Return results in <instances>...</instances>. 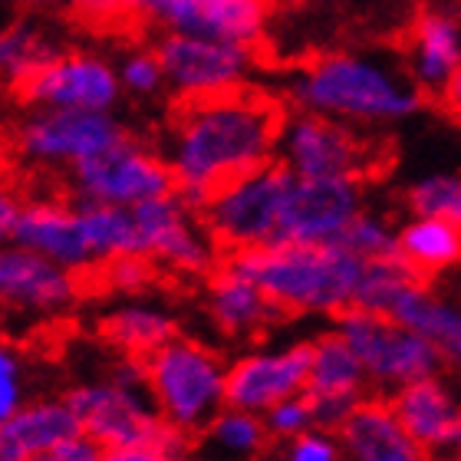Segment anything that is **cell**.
<instances>
[{
    "label": "cell",
    "instance_id": "cell-1",
    "mask_svg": "<svg viewBox=\"0 0 461 461\" xmlns=\"http://www.w3.org/2000/svg\"><path fill=\"white\" fill-rule=\"evenodd\" d=\"M280 115L267 99L250 93L188 99L168 142L175 192L192 208H204L230 178L274 162Z\"/></svg>",
    "mask_w": 461,
    "mask_h": 461
},
{
    "label": "cell",
    "instance_id": "cell-2",
    "mask_svg": "<svg viewBox=\"0 0 461 461\" xmlns=\"http://www.w3.org/2000/svg\"><path fill=\"white\" fill-rule=\"evenodd\" d=\"M240 267L280 307V313H343L353 307V294L363 274V258H356L343 240L303 244L277 240L264 248L234 250Z\"/></svg>",
    "mask_w": 461,
    "mask_h": 461
},
{
    "label": "cell",
    "instance_id": "cell-3",
    "mask_svg": "<svg viewBox=\"0 0 461 461\" xmlns=\"http://www.w3.org/2000/svg\"><path fill=\"white\" fill-rule=\"evenodd\" d=\"M290 99L297 109L330 115L339 122H399L419 109L415 83L385 67L383 59L359 53H330L313 59L290 79Z\"/></svg>",
    "mask_w": 461,
    "mask_h": 461
},
{
    "label": "cell",
    "instance_id": "cell-4",
    "mask_svg": "<svg viewBox=\"0 0 461 461\" xmlns=\"http://www.w3.org/2000/svg\"><path fill=\"white\" fill-rule=\"evenodd\" d=\"M83 432H89L113 461H172L188 452L178 425H172L155 409L149 389L115 383L77 385L67 395Z\"/></svg>",
    "mask_w": 461,
    "mask_h": 461
},
{
    "label": "cell",
    "instance_id": "cell-5",
    "mask_svg": "<svg viewBox=\"0 0 461 461\" xmlns=\"http://www.w3.org/2000/svg\"><path fill=\"white\" fill-rule=\"evenodd\" d=\"M145 383L155 409L182 432H202L228 405V366L212 346L172 337L145 356Z\"/></svg>",
    "mask_w": 461,
    "mask_h": 461
},
{
    "label": "cell",
    "instance_id": "cell-6",
    "mask_svg": "<svg viewBox=\"0 0 461 461\" xmlns=\"http://www.w3.org/2000/svg\"><path fill=\"white\" fill-rule=\"evenodd\" d=\"M294 185V172L284 162H267L260 168L230 178L204 202V224L218 244L230 250L277 244L284 234V208Z\"/></svg>",
    "mask_w": 461,
    "mask_h": 461
},
{
    "label": "cell",
    "instance_id": "cell-7",
    "mask_svg": "<svg viewBox=\"0 0 461 461\" xmlns=\"http://www.w3.org/2000/svg\"><path fill=\"white\" fill-rule=\"evenodd\" d=\"M337 333L363 359L369 383L389 385V389L435 375L442 366V356L435 353V346L429 339H422L415 330L402 327L389 313L346 307L337 320Z\"/></svg>",
    "mask_w": 461,
    "mask_h": 461
},
{
    "label": "cell",
    "instance_id": "cell-8",
    "mask_svg": "<svg viewBox=\"0 0 461 461\" xmlns=\"http://www.w3.org/2000/svg\"><path fill=\"white\" fill-rule=\"evenodd\" d=\"M73 188L79 202L139 208L175 192V175L168 158L122 135L106 152L73 168Z\"/></svg>",
    "mask_w": 461,
    "mask_h": 461
},
{
    "label": "cell",
    "instance_id": "cell-9",
    "mask_svg": "<svg viewBox=\"0 0 461 461\" xmlns=\"http://www.w3.org/2000/svg\"><path fill=\"white\" fill-rule=\"evenodd\" d=\"M165 67V86L185 99H204L234 93L248 83L254 57L250 47L204 33H178L172 30L158 47Z\"/></svg>",
    "mask_w": 461,
    "mask_h": 461
},
{
    "label": "cell",
    "instance_id": "cell-10",
    "mask_svg": "<svg viewBox=\"0 0 461 461\" xmlns=\"http://www.w3.org/2000/svg\"><path fill=\"white\" fill-rule=\"evenodd\" d=\"M122 139V125L109 109H43L20 125V152L30 162L77 168Z\"/></svg>",
    "mask_w": 461,
    "mask_h": 461
},
{
    "label": "cell",
    "instance_id": "cell-11",
    "mask_svg": "<svg viewBox=\"0 0 461 461\" xmlns=\"http://www.w3.org/2000/svg\"><path fill=\"white\" fill-rule=\"evenodd\" d=\"M277 155L300 178H359L366 172V145L349 122L300 109L280 122Z\"/></svg>",
    "mask_w": 461,
    "mask_h": 461
},
{
    "label": "cell",
    "instance_id": "cell-12",
    "mask_svg": "<svg viewBox=\"0 0 461 461\" xmlns=\"http://www.w3.org/2000/svg\"><path fill=\"white\" fill-rule=\"evenodd\" d=\"M139 254L178 274H208L214 267V234L208 224H198L194 208L178 192H168L155 202L135 208Z\"/></svg>",
    "mask_w": 461,
    "mask_h": 461
},
{
    "label": "cell",
    "instance_id": "cell-13",
    "mask_svg": "<svg viewBox=\"0 0 461 461\" xmlns=\"http://www.w3.org/2000/svg\"><path fill=\"white\" fill-rule=\"evenodd\" d=\"M23 86L30 103L43 109H113L122 96L119 69L96 53H53Z\"/></svg>",
    "mask_w": 461,
    "mask_h": 461
},
{
    "label": "cell",
    "instance_id": "cell-14",
    "mask_svg": "<svg viewBox=\"0 0 461 461\" xmlns=\"http://www.w3.org/2000/svg\"><path fill=\"white\" fill-rule=\"evenodd\" d=\"M310 343H284L270 349H254L228 366V402L267 412L287 395L307 393Z\"/></svg>",
    "mask_w": 461,
    "mask_h": 461
},
{
    "label": "cell",
    "instance_id": "cell-15",
    "mask_svg": "<svg viewBox=\"0 0 461 461\" xmlns=\"http://www.w3.org/2000/svg\"><path fill=\"white\" fill-rule=\"evenodd\" d=\"M363 212V198L353 178H300L294 175L284 208L280 240L333 244L343 240L346 228Z\"/></svg>",
    "mask_w": 461,
    "mask_h": 461
},
{
    "label": "cell",
    "instance_id": "cell-16",
    "mask_svg": "<svg viewBox=\"0 0 461 461\" xmlns=\"http://www.w3.org/2000/svg\"><path fill=\"white\" fill-rule=\"evenodd\" d=\"M79 297L77 270H67L53 260L10 240L0 248V303L23 313H63Z\"/></svg>",
    "mask_w": 461,
    "mask_h": 461
},
{
    "label": "cell",
    "instance_id": "cell-17",
    "mask_svg": "<svg viewBox=\"0 0 461 461\" xmlns=\"http://www.w3.org/2000/svg\"><path fill=\"white\" fill-rule=\"evenodd\" d=\"M369 383L363 359L339 337L337 330L310 343V379L307 395L313 402L320 429H339L353 405L363 399Z\"/></svg>",
    "mask_w": 461,
    "mask_h": 461
},
{
    "label": "cell",
    "instance_id": "cell-18",
    "mask_svg": "<svg viewBox=\"0 0 461 461\" xmlns=\"http://www.w3.org/2000/svg\"><path fill=\"white\" fill-rule=\"evenodd\" d=\"M14 244L33 250L40 258L53 260L67 270H86L93 260V250L86 244V230H83V218H79V204H63V202H33L23 204L14 234Z\"/></svg>",
    "mask_w": 461,
    "mask_h": 461
},
{
    "label": "cell",
    "instance_id": "cell-19",
    "mask_svg": "<svg viewBox=\"0 0 461 461\" xmlns=\"http://www.w3.org/2000/svg\"><path fill=\"white\" fill-rule=\"evenodd\" d=\"M393 409L422 452H461V402L435 375L399 385Z\"/></svg>",
    "mask_w": 461,
    "mask_h": 461
},
{
    "label": "cell",
    "instance_id": "cell-20",
    "mask_svg": "<svg viewBox=\"0 0 461 461\" xmlns=\"http://www.w3.org/2000/svg\"><path fill=\"white\" fill-rule=\"evenodd\" d=\"M79 429L83 425L67 399L23 402L0 425V461H50V455Z\"/></svg>",
    "mask_w": 461,
    "mask_h": 461
},
{
    "label": "cell",
    "instance_id": "cell-21",
    "mask_svg": "<svg viewBox=\"0 0 461 461\" xmlns=\"http://www.w3.org/2000/svg\"><path fill=\"white\" fill-rule=\"evenodd\" d=\"M343 455L356 461H419L422 448L399 422L393 402L359 399L337 429Z\"/></svg>",
    "mask_w": 461,
    "mask_h": 461
},
{
    "label": "cell",
    "instance_id": "cell-22",
    "mask_svg": "<svg viewBox=\"0 0 461 461\" xmlns=\"http://www.w3.org/2000/svg\"><path fill=\"white\" fill-rule=\"evenodd\" d=\"M178 33H204L234 43H258L267 27L264 0H175L162 20Z\"/></svg>",
    "mask_w": 461,
    "mask_h": 461
},
{
    "label": "cell",
    "instance_id": "cell-23",
    "mask_svg": "<svg viewBox=\"0 0 461 461\" xmlns=\"http://www.w3.org/2000/svg\"><path fill=\"white\" fill-rule=\"evenodd\" d=\"M208 317L228 337H250L280 317V307L258 287V280L234 264H224L208 284Z\"/></svg>",
    "mask_w": 461,
    "mask_h": 461
},
{
    "label": "cell",
    "instance_id": "cell-24",
    "mask_svg": "<svg viewBox=\"0 0 461 461\" xmlns=\"http://www.w3.org/2000/svg\"><path fill=\"white\" fill-rule=\"evenodd\" d=\"M389 317L429 339L435 353L442 356V363H461V307L422 287L419 280L405 287V294L389 310Z\"/></svg>",
    "mask_w": 461,
    "mask_h": 461
},
{
    "label": "cell",
    "instance_id": "cell-25",
    "mask_svg": "<svg viewBox=\"0 0 461 461\" xmlns=\"http://www.w3.org/2000/svg\"><path fill=\"white\" fill-rule=\"evenodd\" d=\"M409 67L422 89H445L461 69V27L448 14H422L412 30Z\"/></svg>",
    "mask_w": 461,
    "mask_h": 461
},
{
    "label": "cell",
    "instance_id": "cell-26",
    "mask_svg": "<svg viewBox=\"0 0 461 461\" xmlns=\"http://www.w3.org/2000/svg\"><path fill=\"white\" fill-rule=\"evenodd\" d=\"M103 337L125 356H149L158 346H165L172 337H178V323L162 303L142 297H125L109 310L103 323Z\"/></svg>",
    "mask_w": 461,
    "mask_h": 461
},
{
    "label": "cell",
    "instance_id": "cell-27",
    "mask_svg": "<svg viewBox=\"0 0 461 461\" xmlns=\"http://www.w3.org/2000/svg\"><path fill=\"white\" fill-rule=\"evenodd\" d=\"M399 258L415 274H438L461 260V228L438 214H415L399 228Z\"/></svg>",
    "mask_w": 461,
    "mask_h": 461
},
{
    "label": "cell",
    "instance_id": "cell-28",
    "mask_svg": "<svg viewBox=\"0 0 461 461\" xmlns=\"http://www.w3.org/2000/svg\"><path fill=\"white\" fill-rule=\"evenodd\" d=\"M79 218L86 230V244L96 264H106L122 254H139V228L135 208L103 202H79Z\"/></svg>",
    "mask_w": 461,
    "mask_h": 461
},
{
    "label": "cell",
    "instance_id": "cell-29",
    "mask_svg": "<svg viewBox=\"0 0 461 461\" xmlns=\"http://www.w3.org/2000/svg\"><path fill=\"white\" fill-rule=\"evenodd\" d=\"M415 280H419V274H415L399 254H395V258L366 260L363 274H359V284H356V294H353V307L389 313V310L395 307V300L402 297L405 287L415 284Z\"/></svg>",
    "mask_w": 461,
    "mask_h": 461
},
{
    "label": "cell",
    "instance_id": "cell-30",
    "mask_svg": "<svg viewBox=\"0 0 461 461\" xmlns=\"http://www.w3.org/2000/svg\"><path fill=\"white\" fill-rule=\"evenodd\" d=\"M204 432H208L214 448L221 455H230V458H254V455H260L270 435L264 415L230 402L214 415Z\"/></svg>",
    "mask_w": 461,
    "mask_h": 461
},
{
    "label": "cell",
    "instance_id": "cell-31",
    "mask_svg": "<svg viewBox=\"0 0 461 461\" xmlns=\"http://www.w3.org/2000/svg\"><path fill=\"white\" fill-rule=\"evenodd\" d=\"M47 57L53 50L33 27H0V79L27 83Z\"/></svg>",
    "mask_w": 461,
    "mask_h": 461
},
{
    "label": "cell",
    "instance_id": "cell-32",
    "mask_svg": "<svg viewBox=\"0 0 461 461\" xmlns=\"http://www.w3.org/2000/svg\"><path fill=\"white\" fill-rule=\"evenodd\" d=\"M412 214H438L461 228V178L458 175H429L409 192Z\"/></svg>",
    "mask_w": 461,
    "mask_h": 461
},
{
    "label": "cell",
    "instance_id": "cell-33",
    "mask_svg": "<svg viewBox=\"0 0 461 461\" xmlns=\"http://www.w3.org/2000/svg\"><path fill=\"white\" fill-rule=\"evenodd\" d=\"M343 244L363 260L395 258L399 254V230H393L383 218H375V214L359 212L353 218V224L346 228Z\"/></svg>",
    "mask_w": 461,
    "mask_h": 461
},
{
    "label": "cell",
    "instance_id": "cell-34",
    "mask_svg": "<svg viewBox=\"0 0 461 461\" xmlns=\"http://www.w3.org/2000/svg\"><path fill=\"white\" fill-rule=\"evenodd\" d=\"M155 260L145 258V254H122V258L106 260V287L119 297H142L145 290L152 287L155 280Z\"/></svg>",
    "mask_w": 461,
    "mask_h": 461
},
{
    "label": "cell",
    "instance_id": "cell-35",
    "mask_svg": "<svg viewBox=\"0 0 461 461\" xmlns=\"http://www.w3.org/2000/svg\"><path fill=\"white\" fill-rule=\"evenodd\" d=\"M119 83H122L125 93L132 96H152L165 86V67L158 50H135V53H125L122 63H119Z\"/></svg>",
    "mask_w": 461,
    "mask_h": 461
},
{
    "label": "cell",
    "instance_id": "cell-36",
    "mask_svg": "<svg viewBox=\"0 0 461 461\" xmlns=\"http://www.w3.org/2000/svg\"><path fill=\"white\" fill-rule=\"evenodd\" d=\"M264 422H267V432L274 438H294V435L307 432V429L317 425V412H313L310 395L300 393L280 399L277 405H270L267 412H264Z\"/></svg>",
    "mask_w": 461,
    "mask_h": 461
},
{
    "label": "cell",
    "instance_id": "cell-37",
    "mask_svg": "<svg viewBox=\"0 0 461 461\" xmlns=\"http://www.w3.org/2000/svg\"><path fill=\"white\" fill-rule=\"evenodd\" d=\"M343 455L339 435H330V429H307V432L287 438V461H337Z\"/></svg>",
    "mask_w": 461,
    "mask_h": 461
},
{
    "label": "cell",
    "instance_id": "cell-38",
    "mask_svg": "<svg viewBox=\"0 0 461 461\" xmlns=\"http://www.w3.org/2000/svg\"><path fill=\"white\" fill-rule=\"evenodd\" d=\"M23 405V366L7 343H0V425Z\"/></svg>",
    "mask_w": 461,
    "mask_h": 461
},
{
    "label": "cell",
    "instance_id": "cell-39",
    "mask_svg": "<svg viewBox=\"0 0 461 461\" xmlns=\"http://www.w3.org/2000/svg\"><path fill=\"white\" fill-rule=\"evenodd\" d=\"M99 458H106V448L89 432H83V429L77 435H69L67 442L50 455V461H99Z\"/></svg>",
    "mask_w": 461,
    "mask_h": 461
},
{
    "label": "cell",
    "instance_id": "cell-40",
    "mask_svg": "<svg viewBox=\"0 0 461 461\" xmlns=\"http://www.w3.org/2000/svg\"><path fill=\"white\" fill-rule=\"evenodd\" d=\"M20 212H23L20 198L10 192L7 185L0 182V240H10V234H14V224H17Z\"/></svg>",
    "mask_w": 461,
    "mask_h": 461
},
{
    "label": "cell",
    "instance_id": "cell-41",
    "mask_svg": "<svg viewBox=\"0 0 461 461\" xmlns=\"http://www.w3.org/2000/svg\"><path fill=\"white\" fill-rule=\"evenodd\" d=\"M115 4L122 10H129V14H139V17H145V20H158V23H162L175 0H115Z\"/></svg>",
    "mask_w": 461,
    "mask_h": 461
},
{
    "label": "cell",
    "instance_id": "cell-42",
    "mask_svg": "<svg viewBox=\"0 0 461 461\" xmlns=\"http://www.w3.org/2000/svg\"><path fill=\"white\" fill-rule=\"evenodd\" d=\"M33 4H67L69 10L86 14V17H106V14H113L119 7L115 0H33Z\"/></svg>",
    "mask_w": 461,
    "mask_h": 461
},
{
    "label": "cell",
    "instance_id": "cell-43",
    "mask_svg": "<svg viewBox=\"0 0 461 461\" xmlns=\"http://www.w3.org/2000/svg\"><path fill=\"white\" fill-rule=\"evenodd\" d=\"M442 93H445V103H448V109L455 113V119H461V69L455 73V79L442 89Z\"/></svg>",
    "mask_w": 461,
    "mask_h": 461
}]
</instances>
